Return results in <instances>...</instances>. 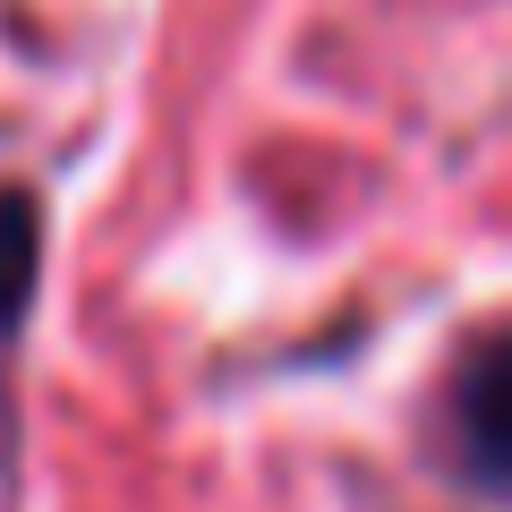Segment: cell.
Returning a JSON list of instances; mask_svg holds the SVG:
<instances>
[{"label":"cell","mask_w":512,"mask_h":512,"mask_svg":"<svg viewBox=\"0 0 512 512\" xmlns=\"http://www.w3.org/2000/svg\"><path fill=\"white\" fill-rule=\"evenodd\" d=\"M453 393H461V410H453V444H461V461H470L478 487H495V478H504V350L478 342Z\"/></svg>","instance_id":"1"},{"label":"cell","mask_w":512,"mask_h":512,"mask_svg":"<svg viewBox=\"0 0 512 512\" xmlns=\"http://www.w3.org/2000/svg\"><path fill=\"white\" fill-rule=\"evenodd\" d=\"M26 299H35V205L0 197V342L26 325Z\"/></svg>","instance_id":"2"}]
</instances>
